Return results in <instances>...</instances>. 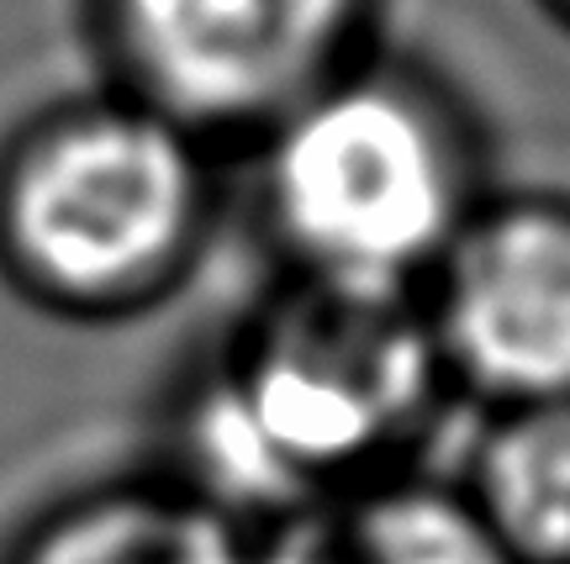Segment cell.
<instances>
[{
    "mask_svg": "<svg viewBox=\"0 0 570 564\" xmlns=\"http://www.w3.org/2000/svg\"><path fill=\"white\" fill-rule=\"evenodd\" d=\"M454 406L417 296L275 275L175 364L148 464L227 517L275 527L433 469Z\"/></svg>",
    "mask_w": 570,
    "mask_h": 564,
    "instance_id": "1",
    "label": "cell"
},
{
    "mask_svg": "<svg viewBox=\"0 0 570 564\" xmlns=\"http://www.w3.org/2000/svg\"><path fill=\"white\" fill-rule=\"evenodd\" d=\"M206 222L202 154L175 121L90 111L0 175V280L38 317L122 327L190 280Z\"/></svg>",
    "mask_w": 570,
    "mask_h": 564,
    "instance_id": "2",
    "label": "cell"
},
{
    "mask_svg": "<svg viewBox=\"0 0 570 564\" xmlns=\"http://www.w3.org/2000/svg\"><path fill=\"white\" fill-rule=\"evenodd\" d=\"M475 206L444 127L381 85L306 101L269 148L265 217L296 280L417 296Z\"/></svg>",
    "mask_w": 570,
    "mask_h": 564,
    "instance_id": "3",
    "label": "cell"
},
{
    "mask_svg": "<svg viewBox=\"0 0 570 564\" xmlns=\"http://www.w3.org/2000/svg\"><path fill=\"white\" fill-rule=\"evenodd\" d=\"M460 406L570 402V206H475L417 290Z\"/></svg>",
    "mask_w": 570,
    "mask_h": 564,
    "instance_id": "4",
    "label": "cell"
},
{
    "mask_svg": "<svg viewBox=\"0 0 570 564\" xmlns=\"http://www.w3.org/2000/svg\"><path fill=\"white\" fill-rule=\"evenodd\" d=\"M0 564H259V527L142 459L38 496L0 533Z\"/></svg>",
    "mask_w": 570,
    "mask_h": 564,
    "instance_id": "5",
    "label": "cell"
},
{
    "mask_svg": "<svg viewBox=\"0 0 570 564\" xmlns=\"http://www.w3.org/2000/svg\"><path fill=\"white\" fill-rule=\"evenodd\" d=\"M344 0H132V27L169 101L238 117L302 80Z\"/></svg>",
    "mask_w": 570,
    "mask_h": 564,
    "instance_id": "6",
    "label": "cell"
},
{
    "mask_svg": "<svg viewBox=\"0 0 570 564\" xmlns=\"http://www.w3.org/2000/svg\"><path fill=\"white\" fill-rule=\"evenodd\" d=\"M444 475L512 564H570V402L475 412Z\"/></svg>",
    "mask_w": 570,
    "mask_h": 564,
    "instance_id": "7",
    "label": "cell"
},
{
    "mask_svg": "<svg viewBox=\"0 0 570 564\" xmlns=\"http://www.w3.org/2000/svg\"><path fill=\"white\" fill-rule=\"evenodd\" d=\"M259 564H512L439 469L259 527Z\"/></svg>",
    "mask_w": 570,
    "mask_h": 564,
    "instance_id": "8",
    "label": "cell"
}]
</instances>
